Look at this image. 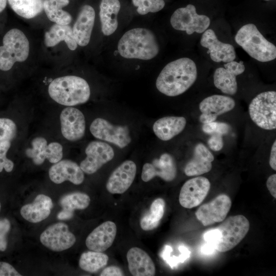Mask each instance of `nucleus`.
Segmentation results:
<instances>
[{
  "label": "nucleus",
  "mask_w": 276,
  "mask_h": 276,
  "mask_svg": "<svg viewBox=\"0 0 276 276\" xmlns=\"http://www.w3.org/2000/svg\"><path fill=\"white\" fill-rule=\"evenodd\" d=\"M197 71L195 62L181 58L168 63L156 81L157 89L170 97L177 96L187 91L195 82Z\"/></svg>",
  "instance_id": "f257e3e1"
},
{
  "label": "nucleus",
  "mask_w": 276,
  "mask_h": 276,
  "mask_svg": "<svg viewBox=\"0 0 276 276\" xmlns=\"http://www.w3.org/2000/svg\"><path fill=\"white\" fill-rule=\"evenodd\" d=\"M118 50L120 55L127 59L148 60L159 52V45L150 30L136 28L127 31L119 40Z\"/></svg>",
  "instance_id": "f03ea898"
},
{
  "label": "nucleus",
  "mask_w": 276,
  "mask_h": 276,
  "mask_svg": "<svg viewBox=\"0 0 276 276\" xmlns=\"http://www.w3.org/2000/svg\"><path fill=\"white\" fill-rule=\"evenodd\" d=\"M50 97L57 103L72 106L86 103L90 90L87 81L76 76H65L54 79L48 87Z\"/></svg>",
  "instance_id": "7ed1b4c3"
},
{
  "label": "nucleus",
  "mask_w": 276,
  "mask_h": 276,
  "mask_svg": "<svg viewBox=\"0 0 276 276\" xmlns=\"http://www.w3.org/2000/svg\"><path fill=\"white\" fill-rule=\"evenodd\" d=\"M235 39L250 56L258 61L265 62L276 58L275 46L268 41L253 24L242 26Z\"/></svg>",
  "instance_id": "20e7f679"
},
{
  "label": "nucleus",
  "mask_w": 276,
  "mask_h": 276,
  "mask_svg": "<svg viewBox=\"0 0 276 276\" xmlns=\"http://www.w3.org/2000/svg\"><path fill=\"white\" fill-rule=\"evenodd\" d=\"M0 46V70H10L16 62L26 60L30 52V43L25 34L14 28L8 31Z\"/></svg>",
  "instance_id": "39448f33"
},
{
  "label": "nucleus",
  "mask_w": 276,
  "mask_h": 276,
  "mask_svg": "<svg viewBox=\"0 0 276 276\" xmlns=\"http://www.w3.org/2000/svg\"><path fill=\"white\" fill-rule=\"evenodd\" d=\"M249 226L248 220L243 215L229 217L216 227L220 236L214 245L215 249L220 252L232 249L245 237Z\"/></svg>",
  "instance_id": "423d86ee"
},
{
  "label": "nucleus",
  "mask_w": 276,
  "mask_h": 276,
  "mask_svg": "<svg viewBox=\"0 0 276 276\" xmlns=\"http://www.w3.org/2000/svg\"><path fill=\"white\" fill-rule=\"evenodd\" d=\"M251 120L265 130L276 128V92L268 91L256 96L248 106Z\"/></svg>",
  "instance_id": "0eeeda50"
},
{
  "label": "nucleus",
  "mask_w": 276,
  "mask_h": 276,
  "mask_svg": "<svg viewBox=\"0 0 276 276\" xmlns=\"http://www.w3.org/2000/svg\"><path fill=\"white\" fill-rule=\"evenodd\" d=\"M170 23L175 30L185 31L191 35L204 32L210 25V19L206 15L198 14L195 7L189 4L176 10L171 17Z\"/></svg>",
  "instance_id": "6e6552de"
},
{
  "label": "nucleus",
  "mask_w": 276,
  "mask_h": 276,
  "mask_svg": "<svg viewBox=\"0 0 276 276\" xmlns=\"http://www.w3.org/2000/svg\"><path fill=\"white\" fill-rule=\"evenodd\" d=\"M90 131L96 138L113 144L120 148L126 147L131 141L127 126L114 125L101 118L92 122Z\"/></svg>",
  "instance_id": "1a4fd4ad"
},
{
  "label": "nucleus",
  "mask_w": 276,
  "mask_h": 276,
  "mask_svg": "<svg viewBox=\"0 0 276 276\" xmlns=\"http://www.w3.org/2000/svg\"><path fill=\"white\" fill-rule=\"evenodd\" d=\"M76 240L64 223L58 222L49 226L40 235L41 243L49 249L61 251L71 247Z\"/></svg>",
  "instance_id": "9d476101"
},
{
  "label": "nucleus",
  "mask_w": 276,
  "mask_h": 276,
  "mask_svg": "<svg viewBox=\"0 0 276 276\" xmlns=\"http://www.w3.org/2000/svg\"><path fill=\"white\" fill-rule=\"evenodd\" d=\"M85 152L86 157L81 162L80 167L83 172L88 174L96 172L104 164L110 161L114 155L112 148L108 144L100 141L89 143Z\"/></svg>",
  "instance_id": "9b49d317"
},
{
  "label": "nucleus",
  "mask_w": 276,
  "mask_h": 276,
  "mask_svg": "<svg viewBox=\"0 0 276 276\" xmlns=\"http://www.w3.org/2000/svg\"><path fill=\"white\" fill-rule=\"evenodd\" d=\"M232 206L227 195L220 194L209 202L201 205L195 212L197 219L204 226L223 221Z\"/></svg>",
  "instance_id": "f8f14e48"
},
{
  "label": "nucleus",
  "mask_w": 276,
  "mask_h": 276,
  "mask_svg": "<svg viewBox=\"0 0 276 276\" xmlns=\"http://www.w3.org/2000/svg\"><path fill=\"white\" fill-rule=\"evenodd\" d=\"M211 187L209 180L203 176H198L187 180L181 188L179 202L187 209L199 205L208 195Z\"/></svg>",
  "instance_id": "ddd939ff"
},
{
  "label": "nucleus",
  "mask_w": 276,
  "mask_h": 276,
  "mask_svg": "<svg viewBox=\"0 0 276 276\" xmlns=\"http://www.w3.org/2000/svg\"><path fill=\"white\" fill-rule=\"evenodd\" d=\"M60 121L61 133L66 140L76 141L84 135L85 117L78 109L71 106L65 108L60 113Z\"/></svg>",
  "instance_id": "4468645a"
},
{
  "label": "nucleus",
  "mask_w": 276,
  "mask_h": 276,
  "mask_svg": "<svg viewBox=\"0 0 276 276\" xmlns=\"http://www.w3.org/2000/svg\"><path fill=\"white\" fill-rule=\"evenodd\" d=\"M177 168L175 162L169 153L162 154L159 158L154 159L151 163H146L142 168V179L148 182L155 176L166 181H171L176 177Z\"/></svg>",
  "instance_id": "2eb2a0df"
},
{
  "label": "nucleus",
  "mask_w": 276,
  "mask_h": 276,
  "mask_svg": "<svg viewBox=\"0 0 276 276\" xmlns=\"http://www.w3.org/2000/svg\"><path fill=\"white\" fill-rule=\"evenodd\" d=\"M224 67L217 68L214 74V83L223 93L235 95L238 89L236 77L245 71L243 61H232L224 65Z\"/></svg>",
  "instance_id": "dca6fc26"
},
{
  "label": "nucleus",
  "mask_w": 276,
  "mask_h": 276,
  "mask_svg": "<svg viewBox=\"0 0 276 276\" xmlns=\"http://www.w3.org/2000/svg\"><path fill=\"white\" fill-rule=\"evenodd\" d=\"M235 106V100L228 96L214 95L208 97L199 104L202 113L199 120L203 124L215 121L218 116L233 110Z\"/></svg>",
  "instance_id": "f3484780"
},
{
  "label": "nucleus",
  "mask_w": 276,
  "mask_h": 276,
  "mask_svg": "<svg viewBox=\"0 0 276 276\" xmlns=\"http://www.w3.org/2000/svg\"><path fill=\"white\" fill-rule=\"evenodd\" d=\"M136 173V166L127 160L119 166L110 174L106 183V189L111 194H122L132 183Z\"/></svg>",
  "instance_id": "a211bd4d"
},
{
  "label": "nucleus",
  "mask_w": 276,
  "mask_h": 276,
  "mask_svg": "<svg viewBox=\"0 0 276 276\" xmlns=\"http://www.w3.org/2000/svg\"><path fill=\"white\" fill-rule=\"evenodd\" d=\"M201 45L208 49L211 59L216 62L234 61L236 56L234 47L218 40L212 29L206 30L200 39Z\"/></svg>",
  "instance_id": "6ab92c4d"
},
{
  "label": "nucleus",
  "mask_w": 276,
  "mask_h": 276,
  "mask_svg": "<svg viewBox=\"0 0 276 276\" xmlns=\"http://www.w3.org/2000/svg\"><path fill=\"white\" fill-rule=\"evenodd\" d=\"M50 179L56 184L70 181L74 185L81 184L84 179V172L75 162L68 159L61 160L49 169Z\"/></svg>",
  "instance_id": "aec40b11"
},
{
  "label": "nucleus",
  "mask_w": 276,
  "mask_h": 276,
  "mask_svg": "<svg viewBox=\"0 0 276 276\" xmlns=\"http://www.w3.org/2000/svg\"><path fill=\"white\" fill-rule=\"evenodd\" d=\"M117 228L116 224L107 221L95 228L87 236L85 244L93 251L103 252L109 248L113 243Z\"/></svg>",
  "instance_id": "412c9836"
},
{
  "label": "nucleus",
  "mask_w": 276,
  "mask_h": 276,
  "mask_svg": "<svg viewBox=\"0 0 276 276\" xmlns=\"http://www.w3.org/2000/svg\"><path fill=\"white\" fill-rule=\"evenodd\" d=\"M95 19V12L89 5L83 6L73 27L74 38L78 45H87L90 41Z\"/></svg>",
  "instance_id": "4be33fe9"
},
{
  "label": "nucleus",
  "mask_w": 276,
  "mask_h": 276,
  "mask_svg": "<svg viewBox=\"0 0 276 276\" xmlns=\"http://www.w3.org/2000/svg\"><path fill=\"white\" fill-rule=\"evenodd\" d=\"M127 260L130 272L134 276H153L155 274L154 263L142 249L134 247L127 253Z\"/></svg>",
  "instance_id": "5701e85b"
},
{
  "label": "nucleus",
  "mask_w": 276,
  "mask_h": 276,
  "mask_svg": "<svg viewBox=\"0 0 276 276\" xmlns=\"http://www.w3.org/2000/svg\"><path fill=\"white\" fill-rule=\"evenodd\" d=\"M214 157L202 143L197 144L194 149L192 159L187 164L185 173L188 176H198L208 173L212 168Z\"/></svg>",
  "instance_id": "b1692460"
},
{
  "label": "nucleus",
  "mask_w": 276,
  "mask_h": 276,
  "mask_svg": "<svg viewBox=\"0 0 276 276\" xmlns=\"http://www.w3.org/2000/svg\"><path fill=\"white\" fill-rule=\"evenodd\" d=\"M52 208L51 198L45 195L39 194L32 203L22 206L20 214L27 221L31 223H37L48 217Z\"/></svg>",
  "instance_id": "393cba45"
},
{
  "label": "nucleus",
  "mask_w": 276,
  "mask_h": 276,
  "mask_svg": "<svg viewBox=\"0 0 276 276\" xmlns=\"http://www.w3.org/2000/svg\"><path fill=\"white\" fill-rule=\"evenodd\" d=\"M186 123V119L183 117H165L155 122L153 130L158 139L167 141L181 133Z\"/></svg>",
  "instance_id": "a878e982"
},
{
  "label": "nucleus",
  "mask_w": 276,
  "mask_h": 276,
  "mask_svg": "<svg viewBox=\"0 0 276 276\" xmlns=\"http://www.w3.org/2000/svg\"><path fill=\"white\" fill-rule=\"evenodd\" d=\"M121 8L119 0H102L99 16L101 29L104 35L113 34L118 26V15Z\"/></svg>",
  "instance_id": "bb28decb"
},
{
  "label": "nucleus",
  "mask_w": 276,
  "mask_h": 276,
  "mask_svg": "<svg viewBox=\"0 0 276 276\" xmlns=\"http://www.w3.org/2000/svg\"><path fill=\"white\" fill-rule=\"evenodd\" d=\"M62 41H64L72 51L77 48L78 44L71 26L55 24L45 33L44 43L48 47H53Z\"/></svg>",
  "instance_id": "cd10ccee"
},
{
  "label": "nucleus",
  "mask_w": 276,
  "mask_h": 276,
  "mask_svg": "<svg viewBox=\"0 0 276 276\" xmlns=\"http://www.w3.org/2000/svg\"><path fill=\"white\" fill-rule=\"evenodd\" d=\"M68 0H44L43 9L48 19L61 25H68L72 21L71 14L62 9L68 5Z\"/></svg>",
  "instance_id": "c85d7f7f"
},
{
  "label": "nucleus",
  "mask_w": 276,
  "mask_h": 276,
  "mask_svg": "<svg viewBox=\"0 0 276 276\" xmlns=\"http://www.w3.org/2000/svg\"><path fill=\"white\" fill-rule=\"evenodd\" d=\"M165 202L161 198L155 199L151 204L149 210L141 218L140 226L144 231H151L159 224L165 211Z\"/></svg>",
  "instance_id": "c756f323"
},
{
  "label": "nucleus",
  "mask_w": 276,
  "mask_h": 276,
  "mask_svg": "<svg viewBox=\"0 0 276 276\" xmlns=\"http://www.w3.org/2000/svg\"><path fill=\"white\" fill-rule=\"evenodd\" d=\"M11 8L19 16L32 18L43 10V0H7Z\"/></svg>",
  "instance_id": "7c9ffc66"
},
{
  "label": "nucleus",
  "mask_w": 276,
  "mask_h": 276,
  "mask_svg": "<svg viewBox=\"0 0 276 276\" xmlns=\"http://www.w3.org/2000/svg\"><path fill=\"white\" fill-rule=\"evenodd\" d=\"M108 257L107 255L95 251H88L82 254L79 265L84 271L96 272L107 264Z\"/></svg>",
  "instance_id": "2f4dec72"
},
{
  "label": "nucleus",
  "mask_w": 276,
  "mask_h": 276,
  "mask_svg": "<svg viewBox=\"0 0 276 276\" xmlns=\"http://www.w3.org/2000/svg\"><path fill=\"white\" fill-rule=\"evenodd\" d=\"M89 196L83 193L74 192L66 194L60 200L62 209L74 213L76 210H84L90 203Z\"/></svg>",
  "instance_id": "473e14b6"
},
{
  "label": "nucleus",
  "mask_w": 276,
  "mask_h": 276,
  "mask_svg": "<svg viewBox=\"0 0 276 276\" xmlns=\"http://www.w3.org/2000/svg\"><path fill=\"white\" fill-rule=\"evenodd\" d=\"M47 141L43 137H36L31 142V148L26 150V155L32 158L34 164L40 165L46 159V149Z\"/></svg>",
  "instance_id": "72a5a7b5"
},
{
  "label": "nucleus",
  "mask_w": 276,
  "mask_h": 276,
  "mask_svg": "<svg viewBox=\"0 0 276 276\" xmlns=\"http://www.w3.org/2000/svg\"><path fill=\"white\" fill-rule=\"evenodd\" d=\"M132 3L137 7V12L141 15L159 11L165 5L164 0H132Z\"/></svg>",
  "instance_id": "f704fd0d"
},
{
  "label": "nucleus",
  "mask_w": 276,
  "mask_h": 276,
  "mask_svg": "<svg viewBox=\"0 0 276 276\" xmlns=\"http://www.w3.org/2000/svg\"><path fill=\"white\" fill-rule=\"evenodd\" d=\"M17 127L11 119L0 118V143L13 140L16 135Z\"/></svg>",
  "instance_id": "c9c22d12"
},
{
  "label": "nucleus",
  "mask_w": 276,
  "mask_h": 276,
  "mask_svg": "<svg viewBox=\"0 0 276 276\" xmlns=\"http://www.w3.org/2000/svg\"><path fill=\"white\" fill-rule=\"evenodd\" d=\"M11 147V141H6L0 143V172L4 169L10 172L14 168L13 162L7 157V153Z\"/></svg>",
  "instance_id": "e433bc0d"
},
{
  "label": "nucleus",
  "mask_w": 276,
  "mask_h": 276,
  "mask_svg": "<svg viewBox=\"0 0 276 276\" xmlns=\"http://www.w3.org/2000/svg\"><path fill=\"white\" fill-rule=\"evenodd\" d=\"M46 159L50 163L55 164L61 160L63 157L62 146L58 142H52L47 146Z\"/></svg>",
  "instance_id": "4c0bfd02"
},
{
  "label": "nucleus",
  "mask_w": 276,
  "mask_h": 276,
  "mask_svg": "<svg viewBox=\"0 0 276 276\" xmlns=\"http://www.w3.org/2000/svg\"><path fill=\"white\" fill-rule=\"evenodd\" d=\"M202 131L208 134L214 133L226 134L229 131V126L225 123L219 122H212L203 124L202 127Z\"/></svg>",
  "instance_id": "58836bf2"
},
{
  "label": "nucleus",
  "mask_w": 276,
  "mask_h": 276,
  "mask_svg": "<svg viewBox=\"0 0 276 276\" xmlns=\"http://www.w3.org/2000/svg\"><path fill=\"white\" fill-rule=\"evenodd\" d=\"M11 224L7 218L0 219V251H5L7 247V236L10 230Z\"/></svg>",
  "instance_id": "ea45409f"
},
{
  "label": "nucleus",
  "mask_w": 276,
  "mask_h": 276,
  "mask_svg": "<svg viewBox=\"0 0 276 276\" xmlns=\"http://www.w3.org/2000/svg\"><path fill=\"white\" fill-rule=\"evenodd\" d=\"M208 144L210 148L214 151L221 150L224 145L222 135L218 133L211 134V137L208 141Z\"/></svg>",
  "instance_id": "a19ab883"
},
{
  "label": "nucleus",
  "mask_w": 276,
  "mask_h": 276,
  "mask_svg": "<svg viewBox=\"0 0 276 276\" xmlns=\"http://www.w3.org/2000/svg\"><path fill=\"white\" fill-rule=\"evenodd\" d=\"M21 275L9 263L0 262V276H21Z\"/></svg>",
  "instance_id": "79ce46f5"
},
{
  "label": "nucleus",
  "mask_w": 276,
  "mask_h": 276,
  "mask_svg": "<svg viewBox=\"0 0 276 276\" xmlns=\"http://www.w3.org/2000/svg\"><path fill=\"white\" fill-rule=\"evenodd\" d=\"M100 276H123L124 275L122 270L118 267L111 266L105 268L101 272Z\"/></svg>",
  "instance_id": "37998d69"
},
{
  "label": "nucleus",
  "mask_w": 276,
  "mask_h": 276,
  "mask_svg": "<svg viewBox=\"0 0 276 276\" xmlns=\"http://www.w3.org/2000/svg\"><path fill=\"white\" fill-rule=\"evenodd\" d=\"M266 186L271 195L276 198V174L269 176L266 181Z\"/></svg>",
  "instance_id": "c03bdc74"
},
{
  "label": "nucleus",
  "mask_w": 276,
  "mask_h": 276,
  "mask_svg": "<svg viewBox=\"0 0 276 276\" xmlns=\"http://www.w3.org/2000/svg\"><path fill=\"white\" fill-rule=\"evenodd\" d=\"M269 165L271 168L276 170V141L275 140L271 146L270 157Z\"/></svg>",
  "instance_id": "a18cd8bd"
},
{
  "label": "nucleus",
  "mask_w": 276,
  "mask_h": 276,
  "mask_svg": "<svg viewBox=\"0 0 276 276\" xmlns=\"http://www.w3.org/2000/svg\"><path fill=\"white\" fill-rule=\"evenodd\" d=\"M74 215V213L62 209L57 214V218L60 220H66L71 219Z\"/></svg>",
  "instance_id": "49530a36"
},
{
  "label": "nucleus",
  "mask_w": 276,
  "mask_h": 276,
  "mask_svg": "<svg viewBox=\"0 0 276 276\" xmlns=\"http://www.w3.org/2000/svg\"><path fill=\"white\" fill-rule=\"evenodd\" d=\"M215 249L211 246L205 244L202 248V251L205 254H212Z\"/></svg>",
  "instance_id": "de8ad7c7"
},
{
  "label": "nucleus",
  "mask_w": 276,
  "mask_h": 276,
  "mask_svg": "<svg viewBox=\"0 0 276 276\" xmlns=\"http://www.w3.org/2000/svg\"><path fill=\"white\" fill-rule=\"evenodd\" d=\"M7 0H0V13L6 8Z\"/></svg>",
  "instance_id": "09e8293b"
},
{
  "label": "nucleus",
  "mask_w": 276,
  "mask_h": 276,
  "mask_svg": "<svg viewBox=\"0 0 276 276\" xmlns=\"http://www.w3.org/2000/svg\"><path fill=\"white\" fill-rule=\"evenodd\" d=\"M1 202H0V211H1Z\"/></svg>",
  "instance_id": "8fccbe9b"
},
{
  "label": "nucleus",
  "mask_w": 276,
  "mask_h": 276,
  "mask_svg": "<svg viewBox=\"0 0 276 276\" xmlns=\"http://www.w3.org/2000/svg\"><path fill=\"white\" fill-rule=\"evenodd\" d=\"M264 1H270V0H264Z\"/></svg>",
  "instance_id": "3c124183"
}]
</instances>
